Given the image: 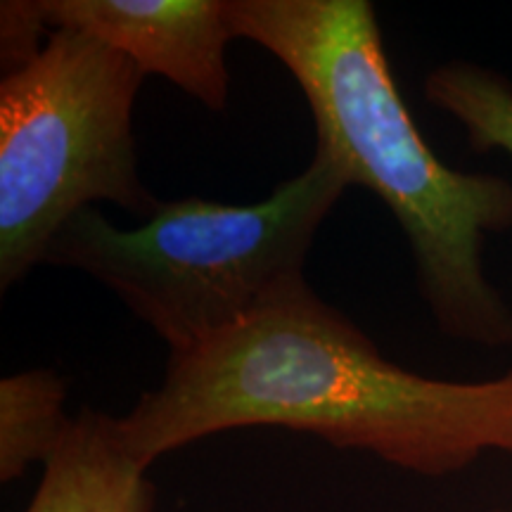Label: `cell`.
<instances>
[{
    "mask_svg": "<svg viewBox=\"0 0 512 512\" xmlns=\"http://www.w3.org/2000/svg\"><path fill=\"white\" fill-rule=\"evenodd\" d=\"M245 427L316 434L446 477L486 451L512 453V373L451 382L396 366L302 280L171 354L162 384L117 418L121 444L145 470L192 441Z\"/></svg>",
    "mask_w": 512,
    "mask_h": 512,
    "instance_id": "6da1fadb",
    "label": "cell"
},
{
    "mask_svg": "<svg viewBox=\"0 0 512 512\" xmlns=\"http://www.w3.org/2000/svg\"><path fill=\"white\" fill-rule=\"evenodd\" d=\"M235 36L287 67L335 155L399 221L444 335L512 347V309L484 273L486 235L512 228V181L434 155L396 88L368 0H228Z\"/></svg>",
    "mask_w": 512,
    "mask_h": 512,
    "instance_id": "7a4b0ae2",
    "label": "cell"
},
{
    "mask_svg": "<svg viewBox=\"0 0 512 512\" xmlns=\"http://www.w3.org/2000/svg\"><path fill=\"white\" fill-rule=\"evenodd\" d=\"M349 185L342 162L316 145L302 174L264 202L183 197L133 230L83 209L43 264L91 275L181 354L302 283L318 228Z\"/></svg>",
    "mask_w": 512,
    "mask_h": 512,
    "instance_id": "3957f363",
    "label": "cell"
},
{
    "mask_svg": "<svg viewBox=\"0 0 512 512\" xmlns=\"http://www.w3.org/2000/svg\"><path fill=\"white\" fill-rule=\"evenodd\" d=\"M145 74L98 38L57 29L0 81V285L46 261L55 235L95 202L140 219L159 202L138 171L133 105Z\"/></svg>",
    "mask_w": 512,
    "mask_h": 512,
    "instance_id": "277c9868",
    "label": "cell"
},
{
    "mask_svg": "<svg viewBox=\"0 0 512 512\" xmlns=\"http://www.w3.org/2000/svg\"><path fill=\"white\" fill-rule=\"evenodd\" d=\"M48 29L98 38L147 74L164 76L209 110L228 102V0H38Z\"/></svg>",
    "mask_w": 512,
    "mask_h": 512,
    "instance_id": "5b68a950",
    "label": "cell"
},
{
    "mask_svg": "<svg viewBox=\"0 0 512 512\" xmlns=\"http://www.w3.org/2000/svg\"><path fill=\"white\" fill-rule=\"evenodd\" d=\"M145 472L121 444L117 418L81 408L43 465L27 512H152L155 489Z\"/></svg>",
    "mask_w": 512,
    "mask_h": 512,
    "instance_id": "8992f818",
    "label": "cell"
},
{
    "mask_svg": "<svg viewBox=\"0 0 512 512\" xmlns=\"http://www.w3.org/2000/svg\"><path fill=\"white\" fill-rule=\"evenodd\" d=\"M67 384L55 370H24L0 382V482H15L29 465L53 456L72 420Z\"/></svg>",
    "mask_w": 512,
    "mask_h": 512,
    "instance_id": "52a82bcc",
    "label": "cell"
},
{
    "mask_svg": "<svg viewBox=\"0 0 512 512\" xmlns=\"http://www.w3.org/2000/svg\"><path fill=\"white\" fill-rule=\"evenodd\" d=\"M425 98L465 128L477 152L512 155V83L475 62H448L425 79Z\"/></svg>",
    "mask_w": 512,
    "mask_h": 512,
    "instance_id": "ba28073f",
    "label": "cell"
},
{
    "mask_svg": "<svg viewBox=\"0 0 512 512\" xmlns=\"http://www.w3.org/2000/svg\"><path fill=\"white\" fill-rule=\"evenodd\" d=\"M53 31L43 19L41 3L5 0L0 5V55L5 74L15 72L41 53Z\"/></svg>",
    "mask_w": 512,
    "mask_h": 512,
    "instance_id": "9c48e42d",
    "label": "cell"
},
{
    "mask_svg": "<svg viewBox=\"0 0 512 512\" xmlns=\"http://www.w3.org/2000/svg\"><path fill=\"white\" fill-rule=\"evenodd\" d=\"M496 512H503V510H496Z\"/></svg>",
    "mask_w": 512,
    "mask_h": 512,
    "instance_id": "30bf717a",
    "label": "cell"
}]
</instances>
